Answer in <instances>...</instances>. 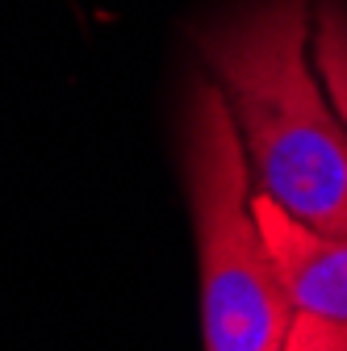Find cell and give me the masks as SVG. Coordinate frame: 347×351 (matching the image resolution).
<instances>
[{
    "label": "cell",
    "instance_id": "6da1fadb",
    "mask_svg": "<svg viewBox=\"0 0 347 351\" xmlns=\"http://www.w3.org/2000/svg\"><path fill=\"white\" fill-rule=\"evenodd\" d=\"M310 0H251L205 25L197 47L218 84L255 193L293 222L347 239V130L310 63Z\"/></svg>",
    "mask_w": 347,
    "mask_h": 351
},
{
    "label": "cell",
    "instance_id": "7a4b0ae2",
    "mask_svg": "<svg viewBox=\"0 0 347 351\" xmlns=\"http://www.w3.org/2000/svg\"><path fill=\"white\" fill-rule=\"evenodd\" d=\"M184 180L201 255L205 351H280L293 305L251 213V171L213 80H193L184 109Z\"/></svg>",
    "mask_w": 347,
    "mask_h": 351
},
{
    "label": "cell",
    "instance_id": "3957f363",
    "mask_svg": "<svg viewBox=\"0 0 347 351\" xmlns=\"http://www.w3.org/2000/svg\"><path fill=\"white\" fill-rule=\"evenodd\" d=\"M251 213L293 314L347 322V239H326L251 193Z\"/></svg>",
    "mask_w": 347,
    "mask_h": 351
},
{
    "label": "cell",
    "instance_id": "277c9868",
    "mask_svg": "<svg viewBox=\"0 0 347 351\" xmlns=\"http://www.w3.org/2000/svg\"><path fill=\"white\" fill-rule=\"evenodd\" d=\"M310 47L322 93L347 130V0H322L318 5L310 21Z\"/></svg>",
    "mask_w": 347,
    "mask_h": 351
},
{
    "label": "cell",
    "instance_id": "5b68a950",
    "mask_svg": "<svg viewBox=\"0 0 347 351\" xmlns=\"http://www.w3.org/2000/svg\"><path fill=\"white\" fill-rule=\"evenodd\" d=\"M280 351H347V322H331V318H314V314H293Z\"/></svg>",
    "mask_w": 347,
    "mask_h": 351
}]
</instances>
